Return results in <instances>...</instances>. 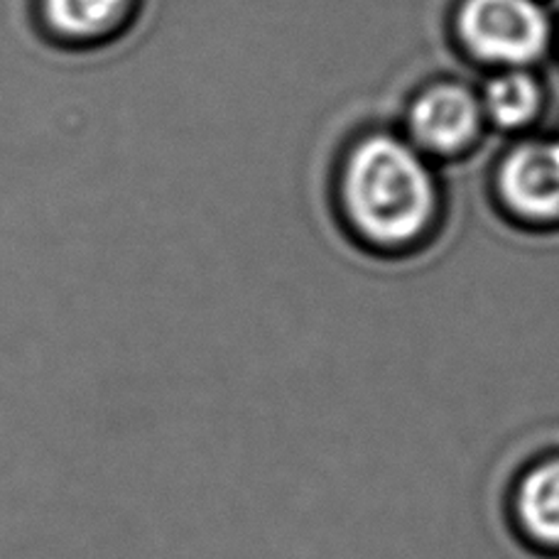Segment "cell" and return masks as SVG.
Returning a JSON list of instances; mask_svg holds the SVG:
<instances>
[{
  "label": "cell",
  "instance_id": "obj_1",
  "mask_svg": "<svg viewBox=\"0 0 559 559\" xmlns=\"http://www.w3.org/2000/svg\"><path fill=\"white\" fill-rule=\"evenodd\" d=\"M344 204L368 241L401 248L432 222L435 185L411 145L391 135H373L348 157Z\"/></svg>",
  "mask_w": 559,
  "mask_h": 559
},
{
  "label": "cell",
  "instance_id": "obj_2",
  "mask_svg": "<svg viewBox=\"0 0 559 559\" xmlns=\"http://www.w3.org/2000/svg\"><path fill=\"white\" fill-rule=\"evenodd\" d=\"M459 33L476 57L525 64L540 57L550 39V23L535 0H466Z\"/></svg>",
  "mask_w": 559,
  "mask_h": 559
},
{
  "label": "cell",
  "instance_id": "obj_3",
  "mask_svg": "<svg viewBox=\"0 0 559 559\" xmlns=\"http://www.w3.org/2000/svg\"><path fill=\"white\" fill-rule=\"evenodd\" d=\"M143 0H33V20L49 45L96 49L135 25Z\"/></svg>",
  "mask_w": 559,
  "mask_h": 559
},
{
  "label": "cell",
  "instance_id": "obj_4",
  "mask_svg": "<svg viewBox=\"0 0 559 559\" xmlns=\"http://www.w3.org/2000/svg\"><path fill=\"white\" fill-rule=\"evenodd\" d=\"M481 123V104L456 84H442L417 98L411 111L415 140L435 153H454L474 140Z\"/></svg>",
  "mask_w": 559,
  "mask_h": 559
},
{
  "label": "cell",
  "instance_id": "obj_5",
  "mask_svg": "<svg viewBox=\"0 0 559 559\" xmlns=\"http://www.w3.org/2000/svg\"><path fill=\"white\" fill-rule=\"evenodd\" d=\"M501 192L518 214L559 216V143H525L506 157Z\"/></svg>",
  "mask_w": 559,
  "mask_h": 559
},
{
  "label": "cell",
  "instance_id": "obj_6",
  "mask_svg": "<svg viewBox=\"0 0 559 559\" xmlns=\"http://www.w3.org/2000/svg\"><path fill=\"white\" fill-rule=\"evenodd\" d=\"M513 518L527 545L559 555V456L523 472L513 493Z\"/></svg>",
  "mask_w": 559,
  "mask_h": 559
},
{
  "label": "cell",
  "instance_id": "obj_7",
  "mask_svg": "<svg viewBox=\"0 0 559 559\" xmlns=\"http://www.w3.org/2000/svg\"><path fill=\"white\" fill-rule=\"evenodd\" d=\"M540 86L533 76L523 72H511L496 76L486 86L484 111L493 118L498 126L515 128L531 121L540 108Z\"/></svg>",
  "mask_w": 559,
  "mask_h": 559
}]
</instances>
